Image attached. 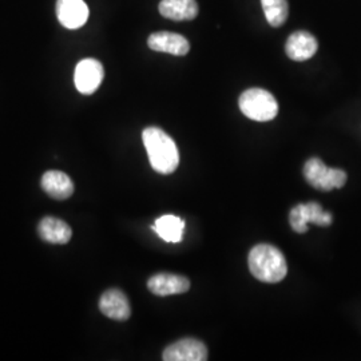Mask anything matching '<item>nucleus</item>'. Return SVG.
<instances>
[{
	"label": "nucleus",
	"mask_w": 361,
	"mask_h": 361,
	"mask_svg": "<svg viewBox=\"0 0 361 361\" xmlns=\"http://www.w3.org/2000/svg\"><path fill=\"white\" fill-rule=\"evenodd\" d=\"M158 8L164 18L176 22L193 20L198 15V4L195 0H162Z\"/></svg>",
	"instance_id": "nucleus-15"
},
{
	"label": "nucleus",
	"mask_w": 361,
	"mask_h": 361,
	"mask_svg": "<svg viewBox=\"0 0 361 361\" xmlns=\"http://www.w3.org/2000/svg\"><path fill=\"white\" fill-rule=\"evenodd\" d=\"M153 231L166 243H180L185 231V221L177 216L166 214L155 221Z\"/></svg>",
	"instance_id": "nucleus-16"
},
{
	"label": "nucleus",
	"mask_w": 361,
	"mask_h": 361,
	"mask_svg": "<svg viewBox=\"0 0 361 361\" xmlns=\"http://www.w3.org/2000/svg\"><path fill=\"white\" fill-rule=\"evenodd\" d=\"M162 359L165 361L207 360V345L195 338H183L165 349Z\"/></svg>",
	"instance_id": "nucleus-7"
},
{
	"label": "nucleus",
	"mask_w": 361,
	"mask_h": 361,
	"mask_svg": "<svg viewBox=\"0 0 361 361\" xmlns=\"http://www.w3.org/2000/svg\"><path fill=\"white\" fill-rule=\"evenodd\" d=\"M249 269L258 281L276 284L283 281L288 273V265L280 249L268 244L256 245L249 253Z\"/></svg>",
	"instance_id": "nucleus-2"
},
{
	"label": "nucleus",
	"mask_w": 361,
	"mask_h": 361,
	"mask_svg": "<svg viewBox=\"0 0 361 361\" xmlns=\"http://www.w3.org/2000/svg\"><path fill=\"white\" fill-rule=\"evenodd\" d=\"M38 232L42 240L56 245H65L73 235L71 228L65 221L55 217H44L39 222Z\"/></svg>",
	"instance_id": "nucleus-14"
},
{
	"label": "nucleus",
	"mask_w": 361,
	"mask_h": 361,
	"mask_svg": "<svg viewBox=\"0 0 361 361\" xmlns=\"http://www.w3.org/2000/svg\"><path fill=\"white\" fill-rule=\"evenodd\" d=\"M304 177L310 186L322 192L340 189L347 182V173L340 169L328 168L322 159L310 158L304 166Z\"/></svg>",
	"instance_id": "nucleus-4"
},
{
	"label": "nucleus",
	"mask_w": 361,
	"mask_h": 361,
	"mask_svg": "<svg viewBox=\"0 0 361 361\" xmlns=\"http://www.w3.org/2000/svg\"><path fill=\"white\" fill-rule=\"evenodd\" d=\"M319 49L316 38L307 31L293 32L285 44V52L288 58L296 62H304L310 59Z\"/></svg>",
	"instance_id": "nucleus-12"
},
{
	"label": "nucleus",
	"mask_w": 361,
	"mask_h": 361,
	"mask_svg": "<svg viewBox=\"0 0 361 361\" xmlns=\"http://www.w3.org/2000/svg\"><path fill=\"white\" fill-rule=\"evenodd\" d=\"M143 145L152 168L159 174H171L180 165V153L173 138L159 128H147L142 133Z\"/></svg>",
	"instance_id": "nucleus-1"
},
{
	"label": "nucleus",
	"mask_w": 361,
	"mask_h": 361,
	"mask_svg": "<svg viewBox=\"0 0 361 361\" xmlns=\"http://www.w3.org/2000/svg\"><path fill=\"white\" fill-rule=\"evenodd\" d=\"M265 18L271 27H281L289 15L288 0H261Z\"/></svg>",
	"instance_id": "nucleus-17"
},
{
	"label": "nucleus",
	"mask_w": 361,
	"mask_h": 361,
	"mask_svg": "<svg viewBox=\"0 0 361 361\" xmlns=\"http://www.w3.org/2000/svg\"><path fill=\"white\" fill-rule=\"evenodd\" d=\"M240 109L244 116L257 122H268L279 114V104L269 91L249 89L240 97Z\"/></svg>",
	"instance_id": "nucleus-3"
},
{
	"label": "nucleus",
	"mask_w": 361,
	"mask_h": 361,
	"mask_svg": "<svg viewBox=\"0 0 361 361\" xmlns=\"http://www.w3.org/2000/svg\"><path fill=\"white\" fill-rule=\"evenodd\" d=\"M147 46L158 52H166L176 56H183L190 50L189 40L176 32L159 31L147 39Z\"/></svg>",
	"instance_id": "nucleus-11"
},
{
	"label": "nucleus",
	"mask_w": 361,
	"mask_h": 361,
	"mask_svg": "<svg viewBox=\"0 0 361 361\" xmlns=\"http://www.w3.org/2000/svg\"><path fill=\"white\" fill-rule=\"evenodd\" d=\"M149 290L157 296H171V295H182L190 289L189 279L170 274V273H159L149 279L147 281Z\"/></svg>",
	"instance_id": "nucleus-9"
},
{
	"label": "nucleus",
	"mask_w": 361,
	"mask_h": 361,
	"mask_svg": "<svg viewBox=\"0 0 361 361\" xmlns=\"http://www.w3.org/2000/svg\"><path fill=\"white\" fill-rule=\"evenodd\" d=\"M56 16L62 26L68 30H77L86 25L89 7L85 0H58Z\"/></svg>",
	"instance_id": "nucleus-8"
},
{
	"label": "nucleus",
	"mask_w": 361,
	"mask_h": 361,
	"mask_svg": "<svg viewBox=\"0 0 361 361\" xmlns=\"http://www.w3.org/2000/svg\"><path fill=\"white\" fill-rule=\"evenodd\" d=\"M104 77V66L99 61L92 58L83 59L75 67V74H74L75 87L80 94L91 95L99 89Z\"/></svg>",
	"instance_id": "nucleus-6"
},
{
	"label": "nucleus",
	"mask_w": 361,
	"mask_h": 361,
	"mask_svg": "<svg viewBox=\"0 0 361 361\" xmlns=\"http://www.w3.org/2000/svg\"><path fill=\"white\" fill-rule=\"evenodd\" d=\"M332 214L325 212L317 202L300 204L293 207L289 213V224L292 229L297 233H305L308 231V224H314L319 226H329L332 224Z\"/></svg>",
	"instance_id": "nucleus-5"
},
{
	"label": "nucleus",
	"mask_w": 361,
	"mask_h": 361,
	"mask_svg": "<svg viewBox=\"0 0 361 361\" xmlns=\"http://www.w3.org/2000/svg\"><path fill=\"white\" fill-rule=\"evenodd\" d=\"M99 310L106 317L116 322H126L131 316L129 300L119 289L106 290L99 300Z\"/></svg>",
	"instance_id": "nucleus-10"
},
{
	"label": "nucleus",
	"mask_w": 361,
	"mask_h": 361,
	"mask_svg": "<svg viewBox=\"0 0 361 361\" xmlns=\"http://www.w3.org/2000/svg\"><path fill=\"white\" fill-rule=\"evenodd\" d=\"M42 189L51 198L67 200L74 193V183L63 171L50 170L42 177Z\"/></svg>",
	"instance_id": "nucleus-13"
}]
</instances>
